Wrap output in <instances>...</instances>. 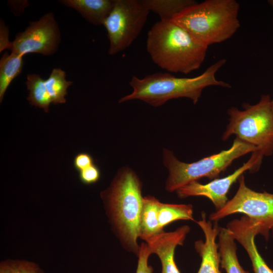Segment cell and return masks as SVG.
Returning a JSON list of instances; mask_svg holds the SVG:
<instances>
[{
	"mask_svg": "<svg viewBox=\"0 0 273 273\" xmlns=\"http://www.w3.org/2000/svg\"><path fill=\"white\" fill-rule=\"evenodd\" d=\"M25 83L29 91L27 99L30 104L42 108L45 112H48L50 105L52 103L46 88L45 80L42 79L38 74H28Z\"/></svg>",
	"mask_w": 273,
	"mask_h": 273,
	"instance_id": "obj_19",
	"label": "cell"
},
{
	"mask_svg": "<svg viewBox=\"0 0 273 273\" xmlns=\"http://www.w3.org/2000/svg\"><path fill=\"white\" fill-rule=\"evenodd\" d=\"M72 82L66 80V73L60 68L53 69L49 77L45 80L47 90L54 104L66 102L65 96Z\"/></svg>",
	"mask_w": 273,
	"mask_h": 273,
	"instance_id": "obj_21",
	"label": "cell"
},
{
	"mask_svg": "<svg viewBox=\"0 0 273 273\" xmlns=\"http://www.w3.org/2000/svg\"><path fill=\"white\" fill-rule=\"evenodd\" d=\"M60 41V33L54 14H45L38 21L29 22V25L18 33L12 42L11 49L22 56L35 53L49 56L57 50Z\"/></svg>",
	"mask_w": 273,
	"mask_h": 273,
	"instance_id": "obj_9",
	"label": "cell"
},
{
	"mask_svg": "<svg viewBox=\"0 0 273 273\" xmlns=\"http://www.w3.org/2000/svg\"><path fill=\"white\" fill-rule=\"evenodd\" d=\"M0 52L5 49H11L12 42L8 40V29L3 22H1L0 26Z\"/></svg>",
	"mask_w": 273,
	"mask_h": 273,
	"instance_id": "obj_26",
	"label": "cell"
},
{
	"mask_svg": "<svg viewBox=\"0 0 273 273\" xmlns=\"http://www.w3.org/2000/svg\"><path fill=\"white\" fill-rule=\"evenodd\" d=\"M220 265L226 273H249L240 265L237 255V245L231 231L220 228L218 235Z\"/></svg>",
	"mask_w": 273,
	"mask_h": 273,
	"instance_id": "obj_16",
	"label": "cell"
},
{
	"mask_svg": "<svg viewBox=\"0 0 273 273\" xmlns=\"http://www.w3.org/2000/svg\"><path fill=\"white\" fill-rule=\"evenodd\" d=\"M23 66V56L12 52H5L0 61V102L12 80L21 72Z\"/></svg>",
	"mask_w": 273,
	"mask_h": 273,
	"instance_id": "obj_17",
	"label": "cell"
},
{
	"mask_svg": "<svg viewBox=\"0 0 273 273\" xmlns=\"http://www.w3.org/2000/svg\"><path fill=\"white\" fill-rule=\"evenodd\" d=\"M208 47L171 20L156 22L147 33L146 48L152 60L168 72L188 74L199 69Z\"/></svg>",
	"mask_w": 273,
	"mask_h": 273,
	"instance_id": "obj_1",
	"label": "cell"
},
{
	"mask_svg": "<svg viewBox=\"0 0 273 273\" xmlns=\"http://www.w3.org/2000/svg\"><path fill=\"white\" fill-rule=\"evenodd\" d=\"M270 104H271V108L272 112L273 113V99L271 100Z\"/></svg>",
	"mask_w": 273,
	"mask_h": 273,
	"instance_id": "obj_27",
	"label": "cell"
},
{
	"mask_svg": "<svg viewBox=\"0 0 273 273\" xmlns=\"http://www.w3.org/2000/svg\"><path fill=\"white\" fill-rule=\"evenodd\" d=\"M272 232V236H273V229L271 230Z\"/></svg>",
	"mask_w": 273,
	"mask_h": 273,
	"instance_id": "obj_29",
	"label": "cell"
},
{
	"mask_svg": "<svg viewBox=\"0 0 273 273\" xmlns=\"http://www.w3.org/2000/svg\"><path fill=\"white\" fill-rule=\"evenodd\" d=\"M149 12L141 0H115L103 24L110 41L109 55L116 54L130 46L141 33Z\"/></svg>",
	"mask_w": 273,
	"mask_h": 273,
	"instance_id": "obj_8",
	"label": "cell"
},
{
	"mask_svg": "<svg viewBox=\"0 0 273 273\" xmlns=\"http://www.w3.org/2000/svg\"><path fill=\"white\" fill-rule=\"evenodd\" d=\"M234 239L245 249L251 261L254 273H273L259 254L255 243V237L258 235L257 229L247 216L234 219L226 225Z\"/></svg>",
	"mask_w": 273,
	"mask_h": 273,
	"instance_id": "obj_12",
	"label": "cell"
},
{
	"mask_svg": "<svg viewBox=\"0 0 273 273\" xmlns=\"http://www.w3.org/2000/svg\"><path fill=\"white\" fill-rule=\"evenodd\" d=\"M94 164L93 157L86 153L78 154L73 160L74 167L79 172Z\"/></svg>",
	"mask_w": 273,
	"mask_h": 273,
	"instance_id": "obj_25",
	"label": "cell"
},
{
	"mask_svg": "<svg viewBox=\"0 0 273 273\" xmlns=\"http://www.w3.org/2000/svg\"><path fill=\"white\" fill-rule=\"evenodd\" d=\"M207 220L206 214L201 213V218L196 223L202 230L205 241L199 240L195 242L194 247L201 258L200 268L197 273H220V255L218 244L216 239L218 236L220 228L217 223Z\"/></svg>",
	"mask_w": 273,
	"mask_h": 273,
	"instance_id": "obj_11",
	"label": "cell"
},
{
	"mask_svg": "<svg viewBox=\"0 0 273 273\" xmlns=\"http://www.w3.org/2000/svg\"><path fill=\"white\" fill-rule=\"evenodd\" d=\"M100 177V169L95 164L79 171L80 179L85 184L95 183Z\"/></svg>",
	"mask_w": 273,
	"mask_h": 273,
	"instance_id": "obj_24",
	"label": "cell"
},
{
	"mask_svg": "<svg viewBox=\"0 0 273 273\" xmlns=\"http://www.w3.org/2000/svg\"><path fill=\"white\" fill-rule=\"evenodd\" d=\"M257 151L255 146L236 138L232 147L229 149L196 162L187 163L179 161L172 151L164 149L163 163L168 171L165 189L172 192L201 178L207 177L210 179L218 178L220 173L224 171L235 160Z\"/></svg>",
	"mask_w": 273,
	"mask_h": 273,
	"instance_id": "obj_5",
	"label": "cell"
},
{
	"mask_svg": "<svg viewBox=\"0 0 273 273\" xmlns=\"http://www.w3.org/2000/svg\"><path fill=\"white\" fill-rule=\"evenodd\" d=\"M268 3L273 7V0L268 1Z\"/></svg>",
	"mask_w": 273,
	"mask_h": 273,
	"instance_id": "obj_28",
	"label": "cell"
},
{
	"mask_svg": "<svg viewBox=\"0 0 273 273\" xmlns=\"http://www.w3.org/2000/svg\"><path fill=\"white\" fill-rule=\"evenodd\" d=\"M160 203V202L153 196L143 197L139 237L147 243L163 232L158 221Z\"/></svg>",
	"mask_w": 273,
	"mask_h": 273,
	"instance_id": "obj_15",
	"label": "cell"
},
{
	"mask_svg": "<svg viewBox=\"0 0 273 273\" xmlns=\"http://www.w3.org/2000/svg\"><path fill=\"white\" fill-rule=\"evenodd\" d=\"M151 254L147 243H142L140 246L136 273H153V267L148 264V258Z\"/></svg>",
	"mask_w": 273,
	"mask_h": 273,
	"instance_id": "obj_23",
	"label": "cell"
},
{
	"mask_svg": "<svg viewBox=\"0 0 273 273\" xmlns=\"http://www.w3.org/2000/svg\"><path fill=\"white\" fill-rule=\"evenodd\" d=\"M147 10L156 13L160 20H169L187 7L197 2L193 0H141Z\"/></svg>",
	"mask_w": 273,
	"mask_h": 273,
	"instance_id": "obj_18",
	"label": "cell"
},
{
	"mask_svg": "<svg viewBox=\"0 0 273 273\" xmlns=\"http://www.w3.org/2000/svg\"><path fill=\"white\" fill-rule=\"evenodd\" d=\"M222 59L208 67L200 75L192 78L177 77L167 72H157L143 78L133 76L129 82L132 92L121 98L119 103L139 100L158 107L171 99L187 98L196 104L203 90L212 85L230 88L231 85L218 80L215 74L226 63Z\"/></svg>",
	"mask_w": 273,
	"mask_h": 273,
	"instance_id": "obj_2",
	"label": "cell"
},
{
	"mask_svg": "<svg viewBox=\"0 0 273 273\" xmlns=\"http://www.w3.org/2000/svg\"><path fill=\"white\" fill-rule=\"evenodd\" d=\"M263 156L258 151L252 153L249 159L243 165L228 176L216 178L206 184L197 181H192L176 191L179 198L191 196H203L209 199L213 204L216 211L222 209L227 203L228 193L239 177L247 170L255 172L258 170Z\"/></svg>",
	"mask_w": 273,
	"mask_h": 273,
	"instance_id": "obj_10",
	"label": "cell"
},
{
	"mask_svg": "<svg viewBox=\"0 0 273 273\" xmlns=\"http://www.w3.org/2000/svg\"><path fill=\"white\" fill-rule=\"evenodd\" d=\"M271 99L263 95L255 105L243 104V110L232 107L228 110L229 123L222 135L226 141L234 134L236 138L255 146L263 157L273 154V113Z\"/></svg>",
	"mask_w": 273,
	"mask_h": 273,
	"instance_id": "obj_6",
	"label": "cell"
},
{
	"mask_svg": "<svg viewBox=\"0 0 273 273\" xmlns=\"http://www.w3.org/2000/svg\"><path fill=\"white\" fill-rule=\"evenodd\" d=\"M59 2L77 11L89 22L98 25L104 24L114 7L115 0H62Z\"/></svg>",
	"mask_w": 273,
	"mask_h": 273,
	"instance_id": "obj_14",
	"label": "cell"
},
{
	"mask_svg": "<svg viewBox=\"0 0 273 273\" xmlns=\"http://www.w3.org/2000/svg\"><path fill=\"white\" fill-rule=\"evenodd\" d=\"M239 188L235 196L220 210L211 213L209 219L218 221L235 213L245 214L266 240L273 229V194L257 192L249 188L242 174L238 178Z\"/></svg>",
	"mask_w": 273,
	"mask_h": 273,
	"instance_id": "obj_7",
	"label": "cell"
},
{
	"mask_svg": "<svg viewBox=\"0 0 273 273\" xmlns=\"http://www.w3.org/2000/svg\"><path fill=\"white\" fill-rule=\"evenodd\" d=\"M0 273H44L36 263L24 260H9L1 262Z\"/></svg>",
	"mask_w": 273,
	"mask_h": 273,
	"instance_id": "obj_22",
	"label": "cell"
},
{
	"mask_svg": "<svg viewBox=\"0 0 273 273\" xmlns=\"http://www.w3.org/2000/svg\"><path fill=\"white\" fill-rule=\"evenodd\" d=\"M177 220H194L193 209L191 204H167L160 202L158 211L160 227Z\"/></svg>",
	"mask_w": 273,
	"mask_h": 273,
	"instance_id": "obj_20",
	"label": "cell"
},
{
	"mask_svg": "<svg viewBox=\"0 0 273 273\" xmlns=\"http://www.w3.org/2000/svg\"><path fill=\"white\" fill-rule=\"evenodd\" d=\"M190 228L184 225L175 231L163 232L147 243L151 253L156 254L162 265L161 273H180L174 261V251L177 245H183Z\"/></svg>",
	"mask_w": 273,
	"mask_h": 273,
	"instance_id": "obj_13",
	"label": "cell"
},
{
	"mask_svg": "<svg viewBox=\"0 0 273 273\" xmlns=\"http://www.w3.org/2000/svg\"><path fill=\"white\" fill-rule=\"evenodd\" d=\"M103 198L122 245L138 256L137 239L143 200L139 177L128 167L120 168L110 187L103 193Z\"/></svg>",
	"mask_w": 273,
	"mask_h": 273,
	"instance_id": "obj_3",
	"label": "cell"
},
{
	"mask_svg": "<svg viewBox=\"0 0 273 273\" xmlns=\"http://www.w3.org/2000/svg\"><path fill=\"white\" fill-rule=\"evenodd\" d=\"M236 0H206L189 6L171 19L207 46L230 38L240 26Z\"/></svg>",
	"mask_w": 273,
	"mask_h": 273,
	"instance_id": "obj_4",
	"label": "cell"
}]
</instances>
